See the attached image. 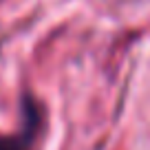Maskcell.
<instances>
[{"mask_svg": "<svg viewBox=\"0 0 150 150\" xmlns=\"http://www.w3.org/2000/svg\"><path fill=\"white\" fill-rule=\"evenodd\" d=\"M42 112L31 97L24 99V126L16 135H0V150H31L40 130Z\"/></svg>", "mask_w": 150, "mask_h": 150, "instance_id": "1", "label": "cell"}]
</instances>
